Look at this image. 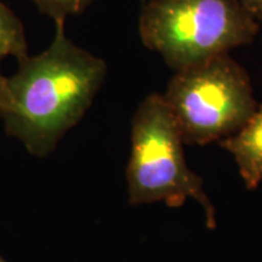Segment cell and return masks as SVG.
Returning <instances> with one entry per match:
<instances>
[{
  "label": "cell",
  "mask_w": 262,
  "mask_h": 262,
  "mask_svg": "<svg viewBox=\"0 0 262 262\" xmlns=\"http://www.w3.org/2000/svg\"><path fill=\"white\" fill-rule=\"evenodd\" d=\"M107 71L102 58L67 37L64 21H55L47 50L18 60L17 71L8 77L11 106L3 117L6 134L32 156H49L89 110Z\"/></svg>",
  "instance_id": "1"
},
{
  "label": "cell",
  "mask_w": 262,
  "mask_h": 262,
  "mask_svg": "<svg viewBox=\"0 0 262 262\" xmlns=\"http://www.w3.org/2000/svg\"><path fill=\"white\" fill-rule=\"evenodd\" d=\"M258 28L238 0H148L139 19L143 45L175 72L249 45Z\"/></svg>",
  "instance_id": "2"
},
{
  "label": "cell",
  "mask_w": 262,
  "mask_h": 262,
  "mask_svg": "<svg viewBox=\"0 0 262 262\" xmlns=\"http://www.w3.org/2000/svg\"><path fill=\"white\" fill-rule=\"evenodd\" d=\"M182 133L163 95L150 94L131 120V152L126 166L131 205L164 202L171 208L187 199L198 202L205 226L216 227V211L203 189L201 176L186 163Z\"/></svg>",
  "instance_id": "3"
},
{
  "label": "cell",
  "mask_w": 262,
  "mask_h": 262,
  "mask_svg": "<svg viewBox=\"0 0 262 262\" xmlns=\"http://www.w3.org/2000/svg\"><path fill=\"white\" fill-rule=\"evenodd\" d=\"M163 97L186 145L234 135L258 106L249 74L229 54L175 72Z\"/></svg>",
  "instance_id": "4"
},
{
  "label": "cell",
  "mask_w": 262,
  "mask_h": 262,
  "mask_svg": "<svg viewBox=\"0 0 262 262\" xmlns=\"http://www.w3.org/2000/svg\"><path fill=\"white\" fill-rule=\"evenodd\" d=\"M220 145L233 157L247 188H256L262 181V104L241 130Z\"/></svg>",
  "instance_id": "5"
},
{
  "label": "cell",
  "mask_w": 262,
  "mask_h": 262,
  "mask_svg": "<svg viewBox=\"0 0 262 262\" xmlns=\"http://www.w3.org/2000/svg\"><path fill=\"white\" fill-rule=\"evenodd\" d=\"M27 40L21 19L0 0V61L6 56H27Z\"/></svg>",
  "instance_id": "6"
},
{
  "label": "cell",
  "mask_w": 262,
  "mask_h": 262,
  "mask_svg": "<svg viewBox=\"0 0 262 262\" xmlns=\"http://www.w3.org/2000/svg\"><path fill=\"white\" fill-rule=\"evenodd\" d=\"M39 11L54 19L66 21L70 16H77L84 12L96 0H31Z\"/></svg>",
  "instance_id": "7"
},
{
  "label": "cell",
  "mask_w": 262,
  "mask_h": 262,
  "mask_svg": "<svg viewBox=\"0 0 262 262\" xmlns=\"http://www.w3.org/2000/svg\"><path fill=\"white\" fill-rule=\"evenodd\" d=\"M11 106V97L8 86V77L3 74L0 68V117H4Z\"/></svg>",
  "instance_id": "8"
},
{
  "label": "cell",
  "mask_w": 262,
  "mask_h": 262,
  "mask_svg": "<svg viewBox=\"0 0 262 262\" xmlns=\"http://www.w3.org/2000/svg\"><path fill=\"white\" fill-rule=\"evenodd\" d=\"M245 10H248L256 19L262 15V0H238Z\"/></svg>",
  "instance_id": "9"
},
{
  "label": "cell",
  "mask_w": 262,
  "mask_h": 262,
  "mask_svg": "<svg viewBox=\"0 0 262 262\" xmlns=\"http://www.w3.org/2000/svg\"><path fill=\"white\" fill-rule=\"evenodd\" d=\"M257 21H258V24H260V25H262V15L260 16V17H258V18H257Z\"/></svg>",
  "instance_id": "10"
},
{
  "label": "cell",
  "mask_w": 262,
  "mask_h": 262,
  "mask_svg": "<svg viewBox=\"0 0 262 262\" xmlns=\"http://www.w3.org/2000/svg\"><path fill=\"white\" fill-rule=\"evenodd\" d=\"M0 262H5V261H4V260H3V258H2V257H0Z\"/></svg>",
  "instance_id": "11"
},
{
  "label": "cell",
  "mask_w": 262,
  "mask_h": 262,
  "mask_svg": "<svg viewBox=\"0 0 262 262\" xmlns=\"http://www.w3.org/2000/svg\"><path fill=\"white\" fill-rule=\"evenodd\" d=\"M142 2H143V3H146V2H148V0H142Z\"/></svg>",
  "instance_id": "12"
}]
</instances>
